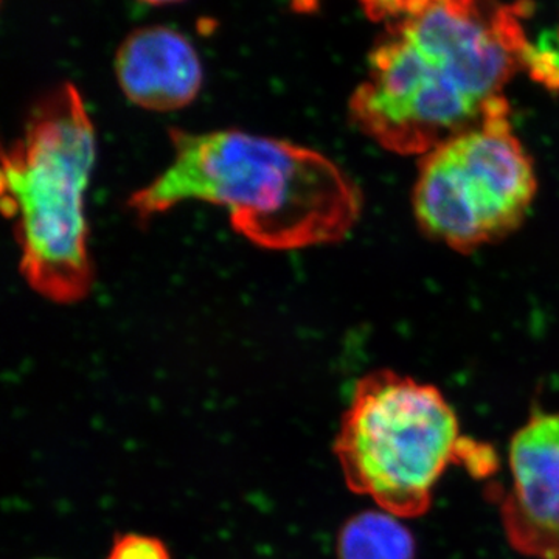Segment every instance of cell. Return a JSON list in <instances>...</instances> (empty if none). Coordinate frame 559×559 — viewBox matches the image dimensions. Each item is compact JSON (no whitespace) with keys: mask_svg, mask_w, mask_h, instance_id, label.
Segmentation results:
<instances>
[{"mask_svg":"<svg viewBox=\"0 0 559 559\" xmlns=\"http://www.w3.org/2000/svg\"><path fill=\"white\" fill-rule=\"evenodd\" d=\"M524 7L495 0H437L389 24L349 100V119L381 148L425 156L477 127L524 69Z\"/></svg>","mask_w":559,"mask_h":559,"instance_id":"obj_1","label":"cell"},{"mask_svg":"<svg viewBox=\"0 0 559 559\" xmlns=\"http://www.w3.org/2000/svg\"><path fill=\"white\" fill-rule=\"evenodd\" d=\"M170 143L167 167L128 200L140 221L207 202L270 250L333 245L359 221L358 187L319 151L240 130H171Z\"/></svg>","mask_w":559,"mask_h":559,"instance_id":"obj_2","label":"cell"},{"mask_svg":"<svg viewBox=\"0 0 559 559\" xmlns=\"http://www.w3.org/2000/svg\"><path fill=\"white\" fill-rule=\"evenodd\" d=\"M95 157L94 123L72 84L40 98L3 150L2 209L14 224L21 274L55 304L86 299L94 285L86 193Z\"/></svg>","mask_w":559,"mask_h":559,"instance_id":"obj_3","label":"cell"},{"mask_svg":"<svg viewBox=\"0 0 559 559\" xmlns=\"http://www.w3.org/2000/svg\"><path fill=\"white\" fill-rule=\"evenodd\" d=\"M463 451L443 393L392 370L360 378L334 441L349 491L401 520L428 513L433 489Z\"/></svg>","mask_w":559,"mask_h":559,"instance_id":"obj_4","label":"cell"},{"mask_svg":"<svg viewBox=\"0 0 559 559\" xmlns=\"http://www.w3.org/2000/svg\"><path fill=\"white\" fill-rule=\"evenodd\" d=\"M536 190L532 157L514 134L507 103L421 156L412 202L428 237L471 252L516 230Z\"/></svg>","mask_w":559,"mask_h":559,"instance_id":"obj_5","label":"cell"},{"mask_svg":"<svg viewBox=\"0 0 559 559\" xmlns=\"http://www.w3.org/2000/svg\"><path fill=\"white\" fill-rule=\"evenodd\" d=\"M511 484L500 521L511 549L559 559V411H536L510 441Z\"/></svg>","mask_w":559,"mask_h":559,"instance_id":"obj_6","label":"cell"},{"mask_svg":"<svg viewBox=\"0 0 559 559\" xmlns=\"http://www.w3.org/2000/svg\"><path fill=\"white\" fill-rule=\"evenodd\" d=\"M116 75L124 97L153 112L191 105L204 79L193 44L168 27L131 33L117 51Z\"/></svg>","mask_w":559,"mask_h":559,"instance_id":"obj_7","label":"cell"},{"mask_svg":"<svg viewBox=\"0 0 559 559\" xmlns=\"http://www.w3.org/2000/svg\"><path fill=\"white\" fill-rule=\"evenodd\" d=\"M337 559H417L414 533L401 518L381 509L355 514L342 525Z\"/></svg>","mask_w":559,"mask_h":559,"instance_id":"obj_8","label":"cell"},{"mask_svg":"<svg viewBox=\"0 0 559 559\" xmlns=\"http://www.w3.org/2000/svg\"><path fill=\"white\" fill-rule=\"evenodd\" d=\"M106 559H171L164 540L139 533H123L114 538Z\"/></svg>","mask_w":559,"mask_h":559,"instance_id":"obj_9","label":"cell"},{"mask_svg":"<svg viewBox=\"0 0 559 559\" xmlns=\"http://www.w3.org/2000/svg\"><path fill=\"white\" fill-rule=\"evenodd\" d=\"M359 2L371 20L385 21L389 25L417 16L437 0H359Z\"/></svg>","mask_w":559,"mask_h":559,"instance_id":"obj_10","label":"cell"},{"mask_svg":"<svg viewBox=\"0 0 559 559\" xmlns=\"http://www.w3.org/2000/svg\"><path fill=\"white\" fill-rule=\"evenodd\" d=\"M143 2L154 3V5H160V3L179 2V0H143Z\"/></svg>","mask_w":559,"mask_h":559,"instance_id":"obj_11","label":"cell"}]
</instances>
